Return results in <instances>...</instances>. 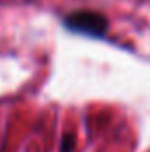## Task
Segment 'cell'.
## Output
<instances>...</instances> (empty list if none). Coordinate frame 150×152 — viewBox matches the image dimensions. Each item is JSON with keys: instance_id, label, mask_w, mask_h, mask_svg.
<instances>
[{"instance_id": "obj_1", "label": "cell", "mask_w": 150, "mask_h": 152, "mask_svg": "<svg viewBox=\"0 0 150 152\" xmlns=\"http://www.w3.org/2000/svg\"><path fill=\"white\" fill-rule=\"evenodd\" d=\"M62 25L66 30L73 34H81L87 37L103 39L108 32L110 21L108 18L99 12V11H90V9H78L64 16Z\"/></svg>"}, {"instance_id": "obj_2", "label": "cell", "mask_w": 150, "mask_h": 152, "mask_svg": "<svg viewBox=\"0 0 150 152\" xmlns=\"http://www.w3.org/2000/svg\"><path fill=\"white\" fill-rule=\"evenodd\" d=\"M73 151H74V136L66 134L62 138V143H60V152H73Z\"/></svg>"}]
</instances>
